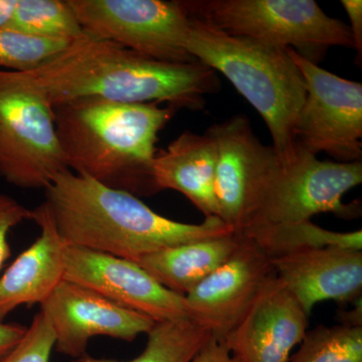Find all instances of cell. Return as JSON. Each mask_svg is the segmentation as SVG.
Returning <instances> with one entry per match:
<instances>
[{
	"instance_id": "cell-8",
	"label": "cell",
	"mask_w": 362,
	"mask_h": 362,
	"mask_svg": "<svg viewBox=\"0 0 362 362\" xmlns=\"http://www.w3.org/2000/svg\"><path fill=\"white\" fill-rule=\"evenodd\" d=\"M86 35L169 63H190V18L182 1L68 0Z\"/></svg>"
},
{
	"instance_id": "cell-29",
	"label": "cell",
	"mask_w": 362,
	"mask_h": 362,
	"mask_svg": "<svg viewBox=\"0 0 362 362\" xmlns=\"http://www.w3.org/2000/svg\"><path fill=\"white\" fill-rule=\"evenodd\" d=\"M18 0H0V28H11Z\"/></svg>"
},
{
	"instance_id": "cell-15",
	"label": "cell",
	"mask_w": 362,
	"mask_h": 362,
	"mask_svg": "<svg viewBox=\"0 0 362 362\" xmlns=\"http://www.w3.org/2000/svg\"><path fill=\"white\" fill-rule=\"evenodd\" d=\"M274 273L310 316L317 303H354L362 294V251L342 247L305 250L271 259Z\"/></svg>"
},
{
	"instance_id": "cell-17",
	"label": "cell",
	"mask_w": 362,
	"mask_h": 362,
	"mask_svg": "<svg viewBox=\"0 0 362 362\" xmlns=\"http://www.w3.org/2000/svg\"><path fill=\"white\" fill-rule=\"evenodd\" d=\"M218 153L211 136L185 132L157 152L152 177L157 192L173 189L180 192L204 214L218 218L214 180Z\"/></svg>"
},
{
	"instance_id": "cell-16",
	"label": "cell",
	"mask_w": 362,
	"mask_h": 362,
	"mask_svg": "<svg viewBox=\"0 0 362 362\" xmlns=\"http://www.w3.org/2000/svg\"><path fill=\"white\" fill-rule=\"evenodd\" d=\"M40 228L35 243L0 278V322L23 305L42 304L64 280V244L47 204L33 209Z\"/></svg>"
},
{
	"instance_id": "cell-3",
	"label": "cell",
	"mask_w": 362,
	"mask_h": 362,
	"mask_svg": "<svg viewBox=\"0 0 362 362\" xmlns=\"http://www.w3.org/2000/svg\"><path fill=\"white\" fill-rule=\"evenodd\" d=\"M175 110L94 98L54 105L66 168L135 197L157 194L152 177L156 144Z\"/></svg>"
},
{
	"instance_id": "cell-4",
	"label": "cell",
	"mask_w": 362,
	"mask_h": 362,
	"mask_svg": "<svg viewBox=\"0 0 362 362\" xmlns=\"http://www.w3.org/2000/svg\"><path fill=\"white\" fill-rule=\"evenodd\" d=\"M190 18L188 54L232 83L265 121L280 161L290 160L296 148L294 126L306 86L287 49L233 37Z\"/></svg>"
},
{
	"instance_id": "cell-22",
	"label": "cell",
	"mask_w": 362,
	"mask_h": 362,
	"mask_svg": "<svg viewBox=\"0 0 362 362\" xmlns=\"http://www.w3.org/2000/svg\"><path fill=\"white\" fill-rule=\"evenodd\" d=\"M287 362H362V326L319 325L307 330Z\"/></svg>"
},
{
	"instance_id": "cell-13",
	"label": "cell",
	"mask_w": 362,
	"mask_h": 362,
	"mask_svg": "<svg viewBox=\"0 0 362 362\" xmlns=\"http://www.w3.org/2000/svg\"><path fill=\"white\" fill-rule=\"evenodd\" d=\"M239 239L232 256L185 296L190 320L218 340L242 321L275 275L265 252L246 238Z\"/></svg>"
},
{
	"instance_id": "cell-19",
	"label": "cell",
	"mask_w": 362,
	"mask_h": 362,
	"mask_svg": "<svg viewBox=\"0 0 362 362\" xmlns=\"http://www.w3.org/2000/svg\"><path fill=\"white\" fill-rule=\"evenodd\" d=\"M235 235L251 240L270 259L323 247H342L362 251L361 230L332 232L311 221L258 223L247 226Z\"/></svg>"
},
{
	"instance_id": "cell-6",
	"label": "cell",
	"mask_w": 362,
	"mask_h": 362,
	"mask_svg": "<svg viewBox=\"0 0 362 362\" xmlns=\"http://www.w3.org/2000/svg\"><path fill=\"white\" fill-rule=\"evenodd\" d=\"M66 169L47 92L30 71L0 70V176L45 190Z\"/></svg>"
},
{
	"instance_id": "cell-12",
	"label": "cell",
	"mask_w": 362,
	"mask_h": 362,
	"mask_svg": "<svg viewBox=\"0 0 362 362\" xmlns=\"http://www.w3.org/2000/svg\"><path fill=\"white\" fill-rule=\"evenodd\" d=\"M40 311L51 324L54 349L73 358L86 356L90 338L109 337L131 342L148 333L156 321L111 301L77 283L63 280Z\"/></svg>"
},
{
	"instance_id": "cell-25",
	"label": "cell",
	"mask_w": 362,
	"mask_h": 362,
	"mask_svg": "<svg viewBox=\"0 0 362 362\" xmlns=\"http://www.w3.org/2000/svg\"><path fill=\"white\" fill-rule=\"evenodd\" d=\"M32 216L33 211L28 207L9 195L0 194V270L11 254L8 233L23 221L32 220Z\"/></svg>"
},
{
	"instance_id": "cell-2",
	"label": "cell",
	"mask_w": 362,
	"mask_h": 362,
	"mask_svg": "<svg viewBox=\"0 0 362 362\" xmlns=\"http://www.w3.org/2000/svg\"><path fill=\"white\" fill-rule=\"evenodd\" d=\"M45 192V204L66 246L132 262L166 247L235 233L218 218L199 225L169 220L138 197L70 169L59 173Z\"/></svg>"
},
{
	"instance_id": "cell-27",
	"label": "cell",
	"mask_w": 362,
	"mask_h": 362,
	"mask_svg": "<svg viewBox=\"0 0 362 362\" xmlns=\"http://www.w3.org/2000/svg\"><path fill=\"white\" fill-rule=\"evenodd\" d=\"M341 6L346 11L351 26L352 37H354V49L359 54V59L361 61L362 52V1L361 0H341Z\"/></svg>"
},
{
	"instance_id": "cell-26",
	"label": "cell",
	"mask_w": 362,
	"mask_h": 362,
	"mask_svg": "<svg viewBox=\"0 0 362 362\" xmlns=\"http://www.w3.org/2000/svg\"><path fill=\"white\" fill-rule=\"evenodd\" d=\"M192 362H240L230 354L223 340L211 337Z\"/></svg>"
},
{
	"instance_id": "cell-28",
	"label": "cell",
	"mask_w": 362,
	"mask_h": 362,
	"mask_svg": "<svg viewBox=\"0 0 362 362\" xmlns=\"http://www.w3.org/2000/svg\"><path fill=\"white\" fill-rule=\"evenodd\" d=\"M26 328L20 324L0 322V358L13 350L23 339Z\"/></svg>"
},
{
	"instance_id": "cell-7",
	"label": "cell",
	"mask_w": 362,
	"mask_h": 362,
	"mask_svg": "<svg viewBox=\"0 0 362 362\" xmlns=\"http://www.w3.org/2000/svg\"><path fill=\"white\" fill-rule=\"evenodd\" d=\"M361 182V161L319 160L296 146L292 158L279 161L274 169L247 226L311 221L312 216L326 213L356 218L361 206L344 204L342 199Z\"/></svg>"
},
{
	"instance_id": "cell-10",
	"label": "cell",
	"mask_w": 362,
	"mask_h": 362,
	"mask_svg": "<svg viewBox=\"0 0 362 362\" xmlns=\"http://www.w3.org/2000/svg\"><path fill=\"white\" fill-rule=\"evenodd\" d=\"M216 146L214 192L218 218L239 233L251 221L279 157L259 142L246 116H233L206 131Z\"/></svg>"
},
{
	"instance_id": "cell-1",
	"label": "cell",
	"mask_w": 362,
	"mask_h": 362,
	"mask_svg": "<svg viewBox=\"0 0 362 362\" xmlns=\"http://www.w3.org/2000/svg\"><path fill=\"white\" fill-rule=\"evenodd\" d=\"M52 106L78 99L119 103L165 102L199 110L218 88L216 71L199 63H169L89 35L71 42L44 65L30 71Z\"/></svg>"
},
{
	"instance_id": "cell-11",
	"label": "cell",
	"mask_w": 362,
	"mask_h": 362,
	"mask_svg": "<svg viewBox=\"0 0 362 362\" xmlns=\"http://www.w3.org/2000/svg\"><path fill=\"white\" fill-rule=\"evenodd\" d=\"M64 280L90 288L156 322L190 320L185 296L166 289L129 259L66 246Z\"/></svg>"
},
{
	"instance_id": "cell-24",
	"label": "cell",
	"mask_w": 362,
	"mask_h": 362,
	"mask_svg": "<svg viewBox=\"0 0 362 362\" xmlns=\"http://www.w3.org/2000/svg\"><path fill=\"white\" fill-rule=\"evenodd\" d=\"M54 349L51 324L42 311L33 317L23 339L0 362H49Z\"/></svg>"
},
{
	"instance_id": "cell-5",
	"label": "cell",
	"mask_w": 362,
	"mask_h": 362,
	"mask_svg": "<svg viewBox=\"0 0 362 362\" xmlns=\"http://www.w3.org/2000/svg\"><path fill=\"white\" fill-rule=\"evenodd\" d=\"M192 18L233 37L293 49L317 64L329 47H354L350 28L313 0L182 1Z\"/></svg>"
},
{
	"instance_id": "cell-18",
	"label": "cell",
	"mask_w": 362,
	"mask_h": 362,
	"mask_svg": "<svg viewBox=\"0 0 362 362\" xmlns=\"http://www.w3.org/2000/svg\"><path fill=\"white\" fill-rule=\"evenodd\" d=\"M239 235H226L166 247L143 256L135 263L159 284L185 296L232 256Z\"/></svg>"
},
{
	"instance_id": "cell-9",
	"label": "cell",
	"mask_w": 362,
	"mask_h": 362,
	"mask_svg": "<svg viewBox=\"0 0 362 362\" xmlns=\"http://www.w3.org/2000/svg\"><path fill=\"white\" fill-rule=\"evenodd\" d=\"M306 86L294 126L296 146L337 162L361 161L362 85L324 70L287 49Z\"/></svg>"
},
{
	"instance_id": "cell-20",
	"label": "cell",
	"mask_w": 362,
	"mask_h": 362,
	"mask_svg": "<svg viewBox=\"0 0 362 362\" xmlns=\"http://www.w3.org/2000/svg\"><path fill=\"white\" fill-rule=\"evenodd\" d=\"M147 343L141 354L129 361L81 357L78 362H192L211 339L209 331L192 320L156 322L147 333Z\"/></svg>"
},
{
	"instance_id": "cell-23",
	"label": "cell",
	"mask_w": 362,
	"mask_h": 362,
	"mask_svg": "<svg viewBox=\"0 0 362 362\" xmlns=\"http://www.w3.org/2000/svg\"><path fill=\"white\" fill-rule=\"evenodd\" d=\"M71 42L40 39L13 28H0V70H35L65 49Z\"/></svg>"
},
{
	"instance_id": "cell-14",
	"label": "cell",
	"mask_w": 362,
	"mask_h": 362,
	"mask_svg": "<svg viewBox=\"0 0 362 362\" xmlns=\"http://www.w3.org/2000/svg\"><path fill=\"white\" fill-rule=\"evenodd\" d=\"M308 323L309 316L274 275L223 341L240 362H287Z\"/></svg>"
},
{
	"instance_id": "cell-21",
	"label": "cell",
	"mask_w": 362,
	"mask_h": 362,
	"mask_svg": "<svg viewBox=\"0 0 362 362\" xmlns=\"http://www.w3.org/2000/svg\"><path fill=\"white\" fill-rule=\"evenodd\" d=\"M11 28L40 39L66 42L85 35L68 0H18Z\"/></svg>"
}]
</instances>
